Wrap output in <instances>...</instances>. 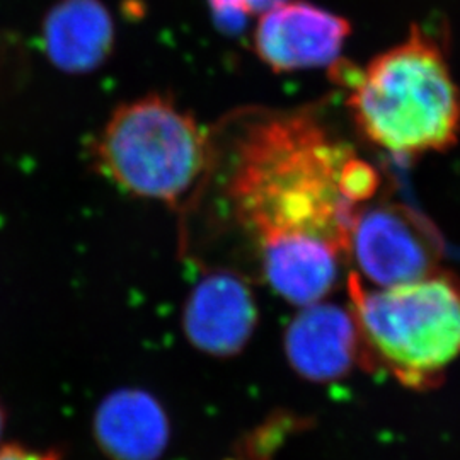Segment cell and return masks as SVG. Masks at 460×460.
Segmentation results:
<instances>
[{
	"label": "cell",
	"instance_id": "cell-1",
	"mask_svg": "<svg viewBox=\"0 0 460 460\" xmlns=\"http://www.w3.org/2000/svg\"><path fill=\"white\" fill-rule=\"evenodd\" d=\"M351 154L304 111L263 116L235 140L226 184L232 215L258 247L270 287L296 305L328 296L348 254L360 208L340 186Z\"/></svg>",
	"mask_w": 460,
	"mask_h": 460
},
{
	"label": "cell",
	"instance_id": "cell-2",
	"mask_svg": "<svg viewBox=\"0 0 460 460\" xmlns=\"http://www.w3.org/2000/svg\"><path fill=\"white\" fill-rule=\"evenodd\" d=\"M348 106L360 132L395 155L452 147L460 132V93L438 41L412 26L404 41L363 68L341 66Z\"/></svg>",
	"mask_w": 460,
	"mask_h": 460
},
{
	"label": "cell",
	"instance_id": "cell-3",
	"mask_svg": "<svg viewBox=\"0 0 460 460\" xmlns=\"http://www.w3.org/2000/svg\"><path fill=\"white\" fill-rule=\"evenodd\" d=\"M349 313L360 338L362 363L382 368L414 391L440 385L460 357V285L435 273L389 288H370L351 273Z\"/></svg>",
	"mask_w": 460,
	"mask_h": 460
},
{
	"label": "cell",
	"instance_id": "cell-4",
	"mask_svg": "<svg viewBox=\"0 0 460 460\" xmlns=\"http://www.w3.org/2000/svg\"><path fill=\"white\" fill-rule=\"evenodd\" d=\"M93 159L123 191L180 207L214 165V146L197 118L161 94L123 102L101 128Z\"/></svg>",
	"mask_w": 460,
	"mask_h": 460
},
{
	"label": "cell",
	"instance_id": "cell-5",
	"mask_svg": "<svg viewBox=\"0 0 460 460\" xmlns=\"http://www.w3.org/2000/svg\"><path fill=\"white\" fill-rule=\"evenodd\" d=\"M348 254L358 277L377 288L406 285L438 273V256L427 232L395 205L360 207L353 217Z\"/></svg>",
	"mask_w": 460,
	"mask_h": 460
},
{
	"label": "cell",
	"instance_id": "cell-6",
	"mask_svg": "<svg viewBox=\"0 0 460 460\" xmlns=\"http://www.w3.org/2000/svg\"><path fill=\"white\" fill-rule=\"evenodd\" d=\"M351 26L345 17L309 2L287 0L264 13L254 30V49L275 72L332 66Z\"/></svg>",
	"mask_w": 460,
	"mask_h": 460
},
{
	"label": "cell",
	"instance_id": "cell-7",
	"mask_svg": "<svg viewBox=\"0 0 460 460\" xmlns=\"http://www.w3.org/2000/svg\"><path fill=\"white\" fill-rule=\"evenodd\" d=\"M258 323V305L246 279L215 270L198 281L182 311V328L193 345L214 357L246 346Z\"/></svg>",
	"mask_w": 460,
	"mask_h": 460
},
{
	"label": "cell",
	"instance_id": "cell-8",
	"mask_svg": "<svg viewBox=\"0 0 460 460\" xmlns=\"http://www.w3.org/2000/svg\"><path fill=\"white\" fill-rule=\"evenodd\" d=\"M288 360L296 372L313 380H334L362 362L360 338L349 311L334 304L304 305L285 336Z\"/></svg>",
	"mask_w": 460,
	"mask_h": 460
},
{
	"label": "cell",
	"instance_id": "cell-9",
	"mask_svg": "<svg viewBox=\"0 0 460 460\" xmlns=\"http://www.w3.org/2000/svg\"><path fill=\"white\" fill-rule=\"evenodd\" d=\"M43 45L57 68L68 74L93 72L111 55L113 17L101 0H62L45 19Z\"/></svg>",
	"mask_w": 460,
	"mask_h": 460
},
{
	"label": "cell",
	"instance_id": "cell-10",
	"mask_svg": "<svg viewBox=\"0 0 460 460\" xmlns=\"http://www.w3.org/2000/svg\"><path fill=\"white\" fill-rule=\"evenodd\" d=\"M157 412L155 404L146 395H116L101 411V438L115 454L127 459L150 456L163 438V425Z\"/></svg>",
	"mask_w": 460,
	"mask_h": 460
},
{
	"label": "cell",
	"instance_id": "cell-11",
	"mask_svg": "<svg viewBox=\"0 0 460 460\" xmlns=\"http://www.w3.org/2000/svg\"><path fill=\"white\" fill-rule=\"evenodd\" d=\"M340 186L351 205L362 207L377 193L380 176L374 165L351 154L341 169Z\"/></svg>",
	"mask_w": 460,
	"mask_h": 460
},
{
	"label": "cell",
	"instance_id": "cell-12",
	"mask_svg": "<svg viewBox=\"0 0 460 460\" xmlns=\"http://www.w3.org/2000/svg\"><path fill=\"white\" fill-rule=\"evenodd\" d=\"M215 21L222 31L237 33L246 24L247 13L244 0H208Z\"/></svg>",
	"mask_w": 460,
	"mask_h": 460
},
{
	"label": "cell",
	"instance_id": "cell-13",
	"mask_svg": "<svg viewBox=\"0 0 460 460\" xmlns=\"http://www.w3.org/2000/svg\"><path fill=\"white\" fill-rule=\"evenodd\" d=\"M0 460H60L57 452H41L24 448L21 445H7L0 448Z\"/></svg>",
	"mask_w": 460,
	"mask_h": 460
},
{
	"label": "cell",
	"instance_id": "cell-14",
	"mask_svg": "<svg viewBox=\"0 0 460 460\" xmlns=\"http://www.w3.org/2000/svg\"><path fill=\"white\" fill-rule=\"evenodd\" d=\"M287 0H244L247 16H261Z\"/></svg>",
	"mask_w": 460,
	"mask_h": 460
},
{
	"label": "cell",
	"instance_id": "cell-15",
	"mask_svg": "<svg viewBox=\"0 0 460 460\" xmlns=\"http://www.w3.org/2000/svg\"><path fill=\"white\" fill-rule=\"evenodd\" d=\"M4 425H5V414H4V408L0 404V438H2V433H4Z\"/></svg>",
	"mask_w": 460,
	"mask_h": 460
}]
</instances>
